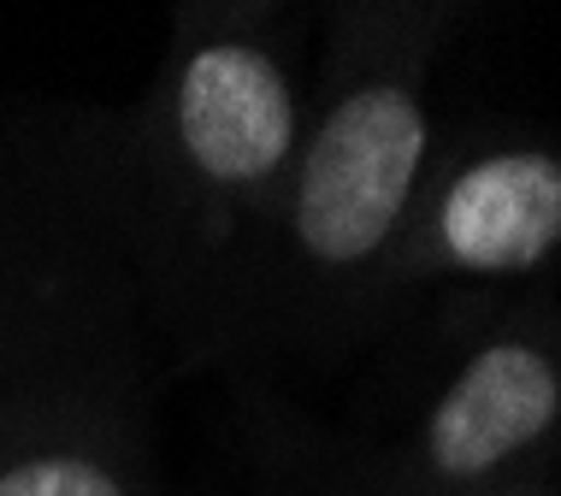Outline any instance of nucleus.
<instances>
[{"mask_svg": "<svg viewBox=\"0 0 561 496\" xmlns=\"http://www.w3.org/2000/svg\"><path fill=\"white\" fill-rule=\"evenodd\" d=\"M444 249L473 273H526L561 243V160L496 154L461 172L437 214Z\"/></svg>", "mask_w": 561, "mask_h": 496, "instance_id": "obj_4", "label": "nucleus"}, {"mask_svg": "<svg viewBox=\"0 0 561 496\" xmlns=\"http://www.w3.org/2000/svg\"><path fill=\"white\" fill-rule=\"evenodd\" d=\"M296 101L272 54L249 42H207L178 78V142L207 184L242 189L290 160Z\"/></svg>", "mask_w": 561, "mask_h": 496, "instance_id": "obj_2", "label": "nucleus"}, {"mask_svg": "<svg viewBox=\"0 0 561 496\" xmlns=\"http://www.w3.org/2000/svg\"><path fill=\"white\" fill-rule=\"evenodd\" d=\"M561 408V379L556 367L526 343H496V349L473 355V367L449 384L426 426V455L437 473L473 478L514 449L550 431Z\"/></svg>", "mask_w": 561, "mask_h": 496, "instance_id": "obj_3", "label": "nucleus"}, {"mask_svg": "<svg viewBox=\"0 0 561 496\" xmlns=\"http://www.w3.org/2000/svg\"><path fill=\"white\" fill-rule=\"evenodd\" d=\"M0 496H130V485L89 449H36L0 468Z\"/></svg>", "mask_w": 561, "mask_h": 496, "instance_id": "obj_5", "label": "nucleus"}, {"mask_svg": "<svg viewBox=\"0 0 561 496\" xmlns=\"http://www.w3.org/2000/svg\"><path fill=\"white\" fill-rule=\"evenodd\" d=\"M426 160V118L397 83L343 95L313 130L296 184V237L308 254L348 266L373 254L402 219Z\"/></svg>", "mask_w": 561, "mask_h": 496, "instance_id": "obj_1", "label": "nucleus"}]
</instances>
